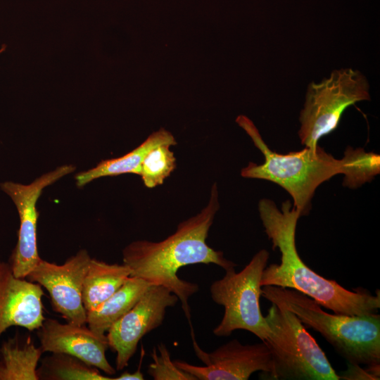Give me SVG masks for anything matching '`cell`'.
Here are the masks:
<instances>
[{"label": "cell", "mask_w": 380, "mask_h": 380, "mask_svg": "<svg viewBox=\"0 0 380 380\" xmlns=\"http://www.w3.org/2000/svg\"><path fill=\"white\" fill-rule=\"evenodd\" d=\"M151 285L135 277L125 282L96 309L87 311V326L96 334L106 336L112 324L126 314Z\"/></svg>", "instance_id": "14"}, {"label": "cell", "mask_w": 380, "mask_h": 380, "mask_svg": "<svg viewBox=\"0 0 380 380\" xmlns=\"http://www.w3.org/2000/svg\"><path fill=\"white\" fill-rule=\"evenodd\" d=\"M153 348V362L148 367V374L154 380H197L192 374L179 368L170 358V353L163 343Z\"/></svg>", "instance_id": "21"}, {"label": "cell", "mask_w": 380, "mask_h": 380, "mask_svg": "<svg viewBox=\"0 0 380 380\" xmlns=\"http://www.w3.org/2000/svg\"><path fill=\"white\" fill-rule=\"evenodd\" d=\"M348 365V369L339 374L340 379H379L380 365L362 368L357 365Z\"/></svg>", "instance_id": "22"}, {"label": "cell", "mask_w": 380, "mask_h": 380, "mask_svg": "<svg viewBox=\"0 0 380 380\" xmlns=\"http://www.w3.org/2000/svg\"><path fill=\"white\" fill-rule=\"evenodd\" d=\"M6 49V46H4L3 47H1V49H0V53L3 52Z\"/></svg>", "instance_id": "24"}, {"label": "cell", "mask_w": 380, "mask_h": 380, "mask_svg": "<svg viewBox=\"0 0 380 380\" xmlns=\"http://www.w3.org/2000/svg\"><path fill=\"white\" fill-rule=\"evenodd\" d=\"M341 174L344 175L343 185L357 188L371 181L380 172V156L363 148L348 146L341 158Z\"/></svg>", "instance_id": "19"}, {"label": "cell", "mask_w": 380, "mask_h": 380, "mask_svg": "<svg viewBox=\"0 0 380 380\" xmlns=\"http://www.w3.org/2000/svg\"><path fill=\"white\" fill-rule=\"evenodd\" d=\"M194 348L204 366H195L180 360H174L181 369L197 380H248L252 374L272 372V356L264 341L254 344H242L232 339L210 353L203 350L194 337Z\"/></svg>", "instance_id": "10"}, {"label": "cell", "mask_w": 380, "mask_h": 380, "mask_svg": "<svg viewBox=\"0 0 380 380\" xmlns=\"http://www.w3.org/2000/svg\"><path fill=\"white\" fill-rule=\"evenodd\" d=\"M42 286L16 277L9 262L0 260V338L11 327L38 330L44 316Z\"/></svg>", "instance_id": "13"}, {"label": "cell", "mask_w": 380, "mask_h": 380, "mask_svg": "<svg viewBox=\"0 0 380 380\" xmlns=\"http://www.w3.org/2000/svg\"><path fill=\"white\" fill-rule=\"evenodd\" d=\"M37 336L44 353L71 355L108 374L116 372L106 356L109 348L106 336L96 334L86 324H63L46 318L37 330Z\"/></svg>", "instance_id": "12"}, {"label": "cell", "mask_w": 380, "mask_h": 380, "mask_svg": "<svg viewBox=\"0 0 380 380\" xmlns=\"http://www.w3.org/2000/svg\"><path fill=\"white\" fill-rule=\"evenodd\" d=\"M37 369L41 380H113L99 369L71 355L51 353L40 360Z\"/></svg>", "instance_id": "18"}, {"label": "cell", "mask_w": 380, "mask_h": 380, "mask_svg": "<svg viewBox=\"0 0 380 380\" xmlns=\"http://www.w3.org/2000/svg\"><path fill=\"white\" fill-rule=\"evenodd\" d=\"M219 208L217 186L213 184L207 205L196 215L180 222L172 234L156 242L134 241L122 250V263L129 269L130 277L168 289L178 297L189 322L188 300L198 291V286L179 278V268L201 263L215 264L226 270L237 265L227 260L222 251L214 250L206 243Z\"/></svg>", "instance_id": "1"}, {"label": "cell", "mask_w": 380, "mask_h": 380, "mask_svg": "<svg viewBox=\"0 0 380 380\" xmlns=\"http://www.w3.org/2000/svg\"><path fill=\"white\" fill-rule=\"evenodd\" d=\"M236 123L245 130L255 146L264 156L262 164L250 162L241 171L246 178L265 179L284 188L293 199V206L301 215L306 214L316 189L333 176L341 174L343 162L323 148L305 147L287 154L271 150L263 141L253 122L245 115H239Z\"/></svg>", "instance_id": "4"}, {"label": "cell", "mask_w": 380, "mask_h": 380, "mask_svg": "<svg viewBox=\"0 0 380 380\" xmlns=\"http://www.w3.org/2000/svg\"><path fill=\"white\" fill-rule=\"evenodd\" d=\"M290 201L281 209L270 199L259 201L258 210L265 232L273 248L281 253L280 263L271 264L263 271L260 286L292 289L310 297L336 314L363 315L376 313L380 308V292L350 291L335 280L328 279L310 268L300 258L296 246V231L300 212Z\"/></svg>", "instance_id": "2"}, {"label": "cell", "mask_w": 380, "mask_h": 380, "mask_svg": "<svg viewBox=\"0 0 380 380\" xmlns=\"http://www.w3.org/2000/svg\"><path fill=\"white\" fill-rule=\"evenodd\" d=\"M170 145L160 144L152 148L146 154L139 175L144 184L153 188L163 184L176 167V158Z\"/></svg>", "instance_id": "20"}, {"label": "cell", "mask_w": 380, "mask_h": 380, "mask_svg": "<svg viewBox=\"0 0 380 380\" xmlns=\"http://www.w3.org/2000/svg\"><path fill=\"white\" fill-rule=\"evenodd\" d=\"M265 319L270 331L264 341L272 362L269 379L340 380L322 349L293 312L272 303Z\"/></svg>", "instance_id": "5"}, {"label": "cell", "mask_w": 380, "mask_h": 380, "mask_svg": "<svg viewBox=\"0 0 380 380\" xmlns=\"http://www.w3.org/2000/svg\"><path fill=\"white\" fill-rule=\"evenodd\" d=\"M144 375L140 370V367L134 373H129L125 372L122 373L119 376L113 378V380H143Z\"/></svg>", "instance_id": "23"}, {"label": "cell", "mask_w": 380, "mask_h": 380, "mask_svg": "<svg viewBox=\"0 0 380 380\" xmlns=\"http://www.w3.org/2000/svg\"><path fill=\"white\" fill-rule=\"evenodd\" d=\"M75 170L71 165H63L42 175L30 184L13 182L0 184L1 190L15 205L20 219L18 241L9 262L16 277L26 278L42 260L37 247L38 213L36 208L41 193L44 188Z\"/></svg>", "instance_id": "8"}, {"label": "cell", "mask_w": 380, "mask_h": 380, "mask_svg": "<svg viewBox=\"0 0 380 380\" xmlns=\"http://www.w3.org/2000/svg\"><path fill=\"white\" fill-rule=\"evenodd\" d=\"M160 144H177L174 136L164 128L150 134L143 143L127 154L102 160L96 167L80 172L75 176L77 185L82 187L96 179L106 176L127 173L139 175L141 162L146 154L152 148Z\"/></svg>", "instance_id": "16"}, {"label": "cell", "mask_w": 380, "mask_h": 380, "mask_svg": "<svg viewBox=\"0 0 380 380\" xmlns=\"http://www.w3.org/2000/svg\"><path fill=\"white\" fill-rule=\"evenodd\" d=\"M261 296L283 305L320 334L348 364L380 365V315L331 314L306 295L287 288L262 287Z\"/></svg>", "instance_id": "3"}, {"label": "cell", "mask_w": 380, "mask_h": 380, "mask_svg": "<svg viewBox=\"0 0 380 380\" xmlns=\"http://www.w3.org/2000/svg\"><path fill=\"white\" fill-rule=\"evenodd\" d=\"M91 258L85 249H81L62 265L42 259L26 277L46 289L53 310L61 314L67 322L86 324L87 312L82 291Z\"/></svg>", "instance_id": "11"}, {"label": "cell", "mask_w": 380, "mask_h": 380, "mask_svg": "<svg viewBox=\"0 0 380 380\" xmlns=\"http://www.w3.org/2000/svg\"><path fill=\"white\" fill-rule=\"evenodd\" d=\"M178 300L166 287L151 284L137 303L112 324L106 338L109 348L116 353V370L128 366L140 340L163 324L166 309Z\"/></svg>", "instance_id": "9"}, {"label": "cell", "mask_w": 380, "mask_h": 380, "mask_svg": "<svg viewBox=\"0 0 380 380\" xmlns=\"http://www.w3.org/2000/svg\"><path fill=\"white\" fill-rule=\"evenodd\" d=\"M130 276L125 264H110L91 258L82 291V298L87 311L96 309L113 294Z\"/></svg>", "instance_id": "17"}, {"label": "cell", "mask_w": 380, "mask_h": 380, "mask_svg": "<svg viewBox=\"0 0 380 380\" xmlns=\"http://www.w3.org/2000/svg\"><path fill=\"white\" fill-rule=\"evenodd\" d=\"M44 353L30 336L16 334L0 344V380H39L37 369Z\"/></svg>", "instance_id": "15"}, {"label": "cell", "mask_w": 380, "mask_h": 380, "mask_svg": "<svg viewBox=\"0 0 380 380\" xmlns=\"http://www.w3.org/2000/svg\"><path fill=\"white\" fill-rule=\"evenodd\" d=\"M269 258L270 253L262 249L242 270H226L222 278L212 283L211 298L224 308L223 317L213 331L215 336H229L235 330L243 329L260 341L267 338L270 328L261 312L260 298V281Z\"/></svg>", "instance_id": "6"}, {"label": "cell", "mask_w": 380, "mask_h": 380, "mask_svg": "<svg viewBox=\"0 0 380 380\" xmlns=\"http://www.w3.org/2000/svg\"><path fill=\"white\" fill-rule=\"evenodd\" d=\"M369 99V82L357 70H335L321 82H311L299 118L302 144L316 148L321 137L337 128L347 108Z\"/></svg>", "instance_id": "7"}]
</instances>
